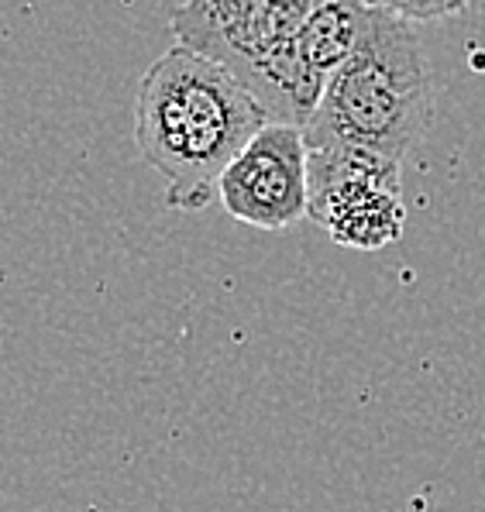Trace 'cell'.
I'll return each mask as SVG.
<instances>
[{"label": "cell", "instance_id": "1", "mask_svg": "<svg viewBox=\"0 0 485 512\" xmlns=\"http://www.w3.org/2000/svg\"><path fill=\"white\" fill-rule=\"evenodd\" d=\"M265 124L269 114L238 76L183 45L162 52L135 93V145L176 214L210 207L221 176Z\"/></svg>", "mask_w": 485, "mask_h": 512}, {"label": "cell", "instance_id": "2", "mask_svg": "<svg viewBox=\"0 0 485 512\" xmlns=\"http://www.w3.org/2000/svg\"><path fill=\"white\" fill-rule=\"evenodd\" d=\"M434 90L410 21L375 4L369 31L327 80L307 121V148H355L400 165L427 135Z\"/></svg>", "mask_w": 485, "mask_h": 512}, {"label": "cell", "instance_id": "3", "mask_svg": "<svg viewBox=\"0 0 485 512\" xmlns=\"http://www.w3.org/2000/svg\"><path fill=\"white\" fill-rule=\"evenodd\" d=\"M172 35L238 76L276 124L307 128L324 97L303 55L279 45L269 0H183L172 11Z\"/></svg>", "mask_w": 485, "mask_h": 512}, {"label": "cell", "instance_id": "4", "mask_svg": "<svg viewBox=\"0 0 485 512\" xmlns=\"http://www.w3.org/2000/svg\"><path fill=\"white\" fill-rule=\"evenodd\" d=\"M310 220L344 248L396 244L406 227L400 165L355 148H310Z\"/></svg>", "mask_w": 485, "mask_h": 512}, {"label": "cell", "instance_id": "5", "mask_svg": "<svg viewBox=\"0 0 485 512\" xmlns=\"http://www.w3.org/2000/svg\"><path fill=\"white\" fill-rule=\"evenodd\" d=\"M224 210L258 231L310 217V148L296 124H265L217 186Z\"/></svg>", "mask_w": 485, "mask_h": 512}, {"label": "cell", "instance_id": "6", "mask_svg": "<svg viewBox=\"0 0 485 512\" xmlns=\"http://www.w3.org/2000/svg\"><path fill=\"white\" fill-rule=\"evenodd\" d=\"M372 11V0H314L310 4L300 31V55L320 86H327V80L362 45Z\"/></svg>", "mask_w": 485, "mask_h": 512}, {"label": "cell", "instance_id": "7", "mask_svg": "<svg viewBox=\"0 0 485 512\" xmlns=\"http://www.w3.org/2000/svg\"><path fill=\"white\" fill-rule=\"evenodd\" d=\"M372 4H379L382 11L396 14V18L410 21V25H424V21L455 18L472 0H372Z\"/></svg>", "mask_w": 485, "mask_h": 512}]
</instances>
